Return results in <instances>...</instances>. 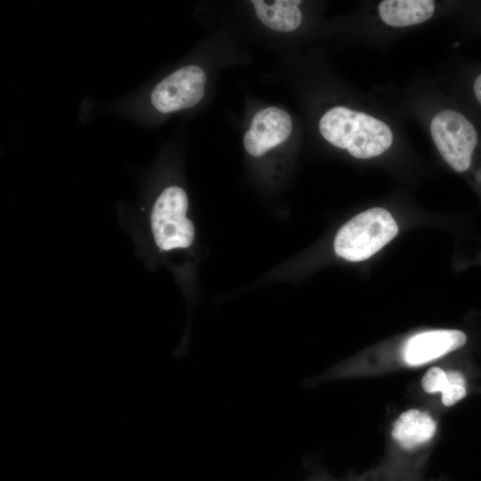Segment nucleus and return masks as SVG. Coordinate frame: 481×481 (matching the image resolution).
I'll return each mask as SVG.
<instances>
[{
    "label": "nucleus",
    "instance_id": "nucleus-1",
    "mask_svg": "<svg viewBox=\"0 0 481 481\" xmlns=\"http://www.w3.org/2000/svg\"><path fill=\"white\" fill-rule=\"evenodd\" d=\"M319 130L330 144L347 150L357 159L379 156L393 143V134L386 123L343 106L325 112L320 119Z\"/></svg>",
    "mask_w": 481,
    "mask_h": 481
},
{
    "label": "nucleus",
    "instance_id": "nucleus-2",
    "mask_svg": "<svg viewBox=\"0 0 481 481\" xmlns=\"http://www.w3.org/2000/svg\"><path fill=\"white\" fill-rule=\"evenodd\" d=\"M397 232L392 215L385 208H372L340 227L334 240V250L347 261H363L391 241Z\"/></svg>",
    "mask_w": 481,
    "mask_h": 481
},
{
    "label": "nucleus",
    "instance_id": "nucleus-3",
    "mask_svg": "<svg viewBox=\"0 0 481 481\" xmlns=\"http://www.w3.org/2000/svg\"><path fill=\"white\" fill-rule=\"evenodd\" d=\"M432 139L444 161L456 172H465L477 144V132L461 113L444 110L430 122Z\"/></svg>",
    "mask_w": 481,
    "mask_h": 481
},
{
    "label": "nucleus",
    "instance_id": "nucleus-4",
    "mask_svg": "<svg viewBox=\"0 0 481 481\" xmlns=\"http://www.w3.org/2000/svg\"><path fill=\"white\" fill-rule=\"evenodd\" d=\"M188 198L180 187L165 189L157 199L151 212V229L160 249L189 247L194 237V226L186 218Z\"/></svg>",
    "mask_w": 481,
    "mask_h": 481
},
{
    "label": "nucleus",
    "instance_id": "nucleus-5",
    "mask_svg": "<svg viewBox=\"0 0 481 481\" xmlns=\"http://www.w3.org/2000/svg\"><path fill=\"white\" fill-rule=\"evenodd\" d=\"M206 74L198 66H184L162 79L153 88L154 108L169 113L191 108L204 96Z\"/></svg>",
    "mask_w": 481,
    "mask_h": 481
},
{
    "label": "nucleus",
    "instance_id": "nucleus-6",
    "mask_svg": "<svg viewBox=\"0 0 481 481\" xmlns=\"http://www.w3.org/2000/svg\"><path fill=\"white\" fill-rule=\"evenodd\" d=\"M291 131V118L286 110L273 106L259 110L244 135V148L251 156L261 157L284 143Z\"/></svg>",
    "mask_w": 481,
    "mask_h": 481
},
{
    "label": "nucleus",
    "instance_id": "nucleus-7",
    "mask_svg": "<svg viewBox=\"0 0 481 481\" xmlns=\"http://www.w3.org/2000/svg\"><path fill=\"white\" fill-rule=\"evenodd\" d=\"M466 342V334L458 330L424 331L406 341L403 357L408 365L419 366L463 346Z\"/></svg>",
    "mask_w": 481,
    "mask_h": 481
},
{
    "label": "nucleus",
    "instance_id": "nucleus-8",
    "mask_svg": "<svg viewBox=\"0 0 481 481\" xmlns=\"http://www.w3.org/2000/svg\"><path fill=\"white\" fill-rule=\"evenodd\" d=\"M436 430V421L428 413L412 409L397 418L391 434L400 446L410 450L429 441Z\"/></svg>",
    "mask_w": 481,
    "mask_h": 481
},
{
    "label": "nucleus",
    "instance_id": "nucleus-9",
    "mask_svg": "<svg viewBox=\"0 0 481 481\" xmlns=\"http://www.w3.org/2000/svg\"><path fill=\"white\" fill-rule=\"evenodd\" d=\"M435 7L432 0H385L379 4V14L386 24L402 28L428 20Z\"/></svg>",
    "mask_w": 481,
    "mask_h": 481
},
{
    "label": "nucleus",
    "instance_id": "nucleus-10",
    "mask_svg": "<svg viewBox=\"0 0 481 481\" xmlns=\"http://www.w3.org/2000/svg\"><path fill=\"white\" fill-rule=\"evenodd\" d=\"M251 3L257 18L273 30L280 32L292 31L298 28L301 23L302 15L298 9L301 1L254 0Z\"/></svg>",
    "mask_w": 481,
    "mask_h": 481
},
{
    "label": "nucleus",
    "instance_id": "nucleus-11",
    "mask_svg": "<svg viewBox=\"0 0 481 481\" xmlns=\"http://www.w3.org/2000/svg\"><path fill=\"white\" fill-rule=\"evenodd\" d=\"M425 392L442 393V403L452 406L466 395L465 379L459 371H444L438 367L428 369L421 379Z\"/></svg>",
    "mask_w": 481,
    "mask_h": 481
},
{
    "label": "nucleus",
    "instance_id": "nucleus-12",
    "mask_svg": "<svg viewBox=\"0 0 481 481\" xmlns=\"http://www.w3.org/2000/svg\"><path fill=\"white\" fill-rule=\"evenodd\" d=\"M473 90L477 100L481 104V74L477 77L474 82Z\"/></svg>",
    "mask_w": 481,
    "mask_h": 481
},
{
    "label": "nucleus",
    "instance_id": "nucleus-13",
    "mask_svg": "<svg viewBox=\"0 0 481 481\" xmlns=\"http://www.w3.org/2000/svg\"><path fill=\"white\" fill-rule=\"evenodd\" d=\"M477 179L481 182V170L477 173Z\"/></svg>",
    "mask_w": 481,
    "mask_h": 481
}]
</instances>
